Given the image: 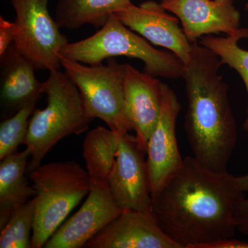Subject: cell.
I'll return each mask as SVG.
<instances>
[{
	"mask_svg": "<svg viewBox=\"0 0 248 248\" xmlns=\"http://www.w3.org/2000/svg\"><path fill=\"white\" fill-rule=\"evenodd\" d=\"M243 197L236 177L206 169L187 156L153 199L152 211L161 230L181 248H200L234 237L235 208Z\"/></svg>",
	"mask_w": 248,
	"mask_h": 248,
	"instance_id": "cell-1",
	"label": "cell"
},
{
	"mask_svg": "<svg viewBox=\"0 0 248 248\" xmlns=\"http://www.w3.org/2000/svg\"><path fill=\"white\" fill-rule=\"evenodd\" d=\"M222 66L215 52L196 42L184 64L187 108L184 128L193 157L215 172H226L237 142V128L218 73Z\"/></svg>",
	"mask_w": 248,
	"mask_h": 248,
	"instance_id": "cell-2",
	"label": "cell"
},
{
	"mask_svg": "<svg viewBox=\"0 0 248 248\" xmlns=\"http://www.w3.org/2000/svg\"><path fill=\"white\" fill-rule=\"evenodd\" d=\"M49 73L44 89L46 107L34 110L23 143L31 152L28 172L40 166L62 139L84 133L93 120L87 115L78 86L66 72Z\"/></svg>",
	"mask_w": 248,
	"mask_h": 248,
	"instance_id": "cell-3",
	"label": "cell"
},
{
	"mask_svg": "<svg viewBox=\"0 0 248 248\" xmlns=\"http://www.w3.org/2000/svg\"><path fill=\"white\" fill-rule=\"evenodd\" d=\"M35 189L31 244L44 248L91 189L87 170L76 161L40 165L29 172Z\"/></svg>",
	"mask_w": 248,
	"mask_h": 248,
	"instance_id": "cell-4",
	"label": "cell"
},
{
	"mask_svg": "<svg viewBox=\"0 0 248 248\" xmlns=\"http://www.w3.org/2000/svg\"><path fill=\"white\" fill-rule=\"evenodd\" d=\"M118 56L137 58L144 63L145 73L155 78H182L184 63L170 50L156 49L144 37L135 33L112 14L104 27L84 40L67 43L60 50V58L87 65L102 63Z\"/></svg>",
	"mask_w": 248,
	"mask_h": 248,
	"instance_id": "cell-5",
	"label": "cell"
},
{
	"mask_svg": "<svg viewBox=\"0 0 248 248\" xmlns=\"http://www.w3.org/2000/svg\"><path fill=\"white\" fill-rule=\"evenodd\" d=\"M107 64L87 65L61 58L62 66L78 86L90 118L104 121L119 133L133 130L125 109L124 68L115 58Z\"/></svg>",
	"mask_w": 248,
	"mask_h": 248,
	"instance_id": "cell-6",
	"label": "cell"
},
{
	"mask_svg": "<svg viewBox=\"0 0 248 248\" xmlns=\"http://www.w3.org/2000/svg\"><path fill=\"white\" fill-rule=\"evenodd\" d=\"M49 0H11L16 14L15 48L36 70L61 68L60 49L68 43L56 21L49 14Z\"/></svg>",
	"mask_w": 248,
	"mask_h": 248,
	"instance_id": "cell-7",
	"label": "cell"
},
{
	"mask_svg": "<svg viewBox=\"0 0 248 248\" xmlns=\"http://www.w3.org/2000/svg\"><path fill=\"white\" fill-rule=\"evenodd\" d=\"M180 110L181 104L175 93L168 85L163 84L161 114L146 149L153 200L184 164L176 136V122Z\"/></svg>",
	"mask_w": 248,
	"mask_h": 248,
	"instance_id": "cell-8",
	"label": "cell"
},
{
	"mask_svg": "<svg viewBox=\"0 0 248 248\" xmlns=\"http://www.w3.org/2000/svg\"><path fill=\"white\" fill-rule=\"evenodd\" d=\"M117 135L118 150L108 179L111 193L123 210H152L151 183L144 157L146 153L139 146L136 137L129 133Z\"/></svg>",
	"mask_w": 248,
	"mask_h": 248,
	"instance_id": "cell-9",
	"label": "cell"
},
{
	"mask_svg": "<svg viewBox=\"0 0 248 248\" xmlns=\"http://www.w3.org/2000/svg\"><path fill=\"white\" fill-rule=\"evenodd\" d=\"M122 211L111 193L108 183H91L89 195L81 208L62 223L44 248H84Z\"/></svg>",
	"mask_w": 248,
	"mask_h": 248,
	"instance_id": "cell-10",
	"label": "cell"
},
{
	"mask_svg": "<svg viewBox=\"0 0 248 248\" xmlns=\"http://www.w3.org/2000/svg\"><path fill=\"white\" fill-rule=\"evenodd\" d=\"M161 4L180 21L191 44L203 36L235 35L242 30L234 0H162Z\"/></svg>",
	"mask_w": 248,
	"mask_h": 248,
	"instance_id": "cell-11",
	"label": "cell"
},
{
	"mask_svg": "<svg viewBox=\"0 0 248 248\" xmlns=\"http://www.w3.org/2000/svg\"><path fill=\"white\" fill-rule=\"evenodd\" d=\"M86 248H181L160 228L152 210H123Z\"/></svg>",
	"mask_w": 248,
	"mask_h": 248,
	"instance_id": "cell-12",
	"label": "cell"
},
{
	"mask_svg": "<svg viewBox=\"0 0 248 248\" xmlns=\"http://www.w3.org/2000/svg\"><path fill=\"white\" fill-rule=\"evenodd\" d=\"M168 12L161 3L148 0L139 6L132 4L115 15L124 25L175 54L185 64L190 60L192 44L179 27L178 18Z\"/></svg>",
	"mask_w": 248,
	"mask_h": 248,
	"instance_id": "cell-13",
	"label": "cell"
},
{
	"mask_svg": "<svg viewBox=\"0 0 248 248\" xmlns=\"http://www.w3.org/2000/svg\"><path fill=\"white\" fill-rule=\"evenodd\" d=\"M124 88L125 113L136 133L139 146L146 153L148 140L161 114L163 83L125 63Z\"/></svg>",
	"mask_w": 248,
	"mask_h": 248,
	"instance_id": "cell-14",
	"label": "cell"
},
{
	"mask_svg": "<svg viewBox=\"0 0 248 248\" xmlns=\"http://www.w3.org/2000/svg\"><path fill=\"white\" fill-rule=\"evenodd\" d=\"M1 69V104L6 112H17L34 99L44 94L45 82L35 78V66L10 46L0 57Z\"/></svg>",
	"mask_w": 248,
	"mask_h": 248,
	"instance_id": "cell-15",
	"label": "cell"
},
{
	"mask_svg": "<svg viewBox=\"0 0 248 248\" xmlns=\"http://www.w3.org/2000/svg\"><path fill=\"white\" fill-rule=\"evenodd\" d=\"M29 148L10 155L0 163V228L6 224L13 213L35 197V190L25 177Z\"/></svg>",
	"mask_w": 248,
	"mask_h": 248,
	"instance_id": "cell-16",
	"label": "cell"
},
{
	"mask_svg": "<svg viewBox=\"0 0 248 248\" xmlns=\"http://www.w3.org/2000/svg\"><path fill=\"white\" fill-rule=\"evenodd\" d=\"M132 4V0H60L55 19L59 27L68 30H76L86 24L99 29L112 14Z\"/></svg>",
	"mask_w": 248,
	"mask_h": 248,
	"instance_id": "cell-17",
	"label": "cell"
},
{
	"mask_svg": "<svg viewBox=\"0 0 248 248\" xmlns=\"http://www.w3.org/2000/svg\"><path fill=\"white\" fill-rule=\"evenodd\" d=\"M118 150L117 133L99 126L86 135L83 155L91 183H108Z\"/></svg>",
	"mask_w": 248,
	"mask_h": 248,
	"instance_id": "cell-18",
	"label": "cell"
},
{
	"mask_svg": "<svg viewBox=\"0 0 248 248\" xmlns=\"http://www.w3.org/2000/svg\"><path fill=\"white\" fill-rule=\"evenodd\" d=\"M248 28L235 35L216 37L213 35L201 37L200 43L213 50L218 55L221 65L226 64L238 73L246 86L248 98V50L240 48L238 42L243 38H248ZM244 129L248 132V102Z\"/></svg>",
	"mask_w": 248,
	"mask_h": 248,
	"instance_id": "cell-19",
	"label": "cell"
},
{
	"mask_svg": "<svg viewBox=\"0 0 248 248\" xmlns=\"http://www.w3.org/2000/svg\"><path fill=\"white\" fill-rule=\"evenodd\" d=\"M33 199L20 205L0 228V248H32Z\"/></svg>",
	"mask_w": 248,
	"mask_h": 248,
	"instance_id": "cell-20",
	"label": "cell"
},
{
	"mask_svg": "<svg viewBox=\"0 0 248 248\" xmlns=\"http://www.w3.org/2000/svg\"><path fill=\"white\" fill-rule=\"evenodd\" d=\"M39 99H34L24 106L11 117L0 124V160L17 152L18 146L24 143L32 115Z\"/></svg>",
	"mask_w": 248,
	"mask_h": 248,
	"instance_id": "cell-21",
	"label": "cell"
},
{
	"mask_svg": "<svg viewBox=\"0 0 248 248\" xmlns=\"http://www.w3.org/2000/svg\"><path fill=\"white\" fill-rule=\"evenodd\" d=\"M17 34L16 22L6 20L0 17V57L2 56L12 45Z\"/></svg>",
	"mask_w": 248,
	"mask_h": 248,
	"instance_id": "cell-22",
	"label": "cell"
},
{
	"mask_svg": "<svg viewBox=\"0 0 248 248\" xmlns=\"http://www.w3.org/2000/svg\"><path fill=\"white\" fill-rule=\"evenodd\" d=\"M234 221L236 230L248 236V199L243 197L237 202L234 211Z\"/></svg>",
	"mask_w": 248,
	"mask_h": 248,
	"instance_id": "cell-23",
	"label": "cell"
},
{
	"mask_svg": "<svg viewBox=\"0 0 248 248\" xmlns=\"http://www.w3.org/2000/svg\"><path fill=\"white\" fill-rule=\"evenodd\" d=\"M200 248H248V243L231 238L202 245Z\"/></svg>",
	"mask_w": 248,
	"mask_h": 248,
	"instance_id": "cell-24",
	"label": "cell"
},
{
	"mask_svg": "<svg viewBox=\"0 0 248 248\" xmlns=\"http://www.w3.org/2000/svg\"><path fill=\"white\" fill-rule=\"evenodd\" d=\"M236 182L240 190L243 192H248V174L241 177H236Z\"/></svg>",
	"mask_w": 248,
	"mask_h": 248,
	"instance_id": "cell-25",
	"label": "cell"
},
{
	"mask_svg": "<svg viewBox=\"0 0 248 248\" xmlns=\"http://www.w3.org/2000/svg\"><path fill=\"white\" fill-rule=\"evenodd\" d=\"M245 10H246V11H248V1L247 4H246V6H245Z\"/></svg>",
	"mask_w": 248,
	"mask_h": 248,
	"instance_id": "cell-26",
	"label": "cell"
}]
</instances>
